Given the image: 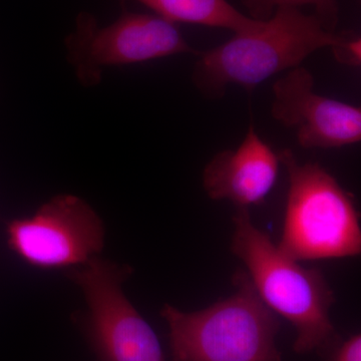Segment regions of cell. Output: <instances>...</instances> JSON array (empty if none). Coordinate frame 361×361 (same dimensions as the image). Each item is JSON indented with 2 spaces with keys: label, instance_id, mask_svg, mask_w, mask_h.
<instances>
[{
  "label": "cell",
  "instance_id": "1",
  "mask_svg": "<svg viewBox=\"0 0 361 361\" xmlns=\"http://www.w3.org/2000/svg\"><path fill=\"white\" fill-rule=\"evenodd\" d=\"M233 225L231 252L245 265L266 305L295 329L294 351L305 355L326 348L336 337L330 318L336 297L324 274L280 250L254 225L248 208H237Z\"/></svg>",
  "mask_w": 361,
  "mask_h": 361
},
{
  "label": "cell",
  "instance_id": "2",
  "mask_svg": "<svg viewBox=\"0 0 361 361\" xmlns=\"http://www.w3.org/2000/svg\"><path fill=\"white\" fill-rule=\"evenodd\" d=\"M342 37L327 30L315 14L280 6L256 30L235 33L224 44L200 52L194 82L210 97H222L229 85L251 92L280 71L300 66L318 49L336 47Z\"/></svg>",
  "mask_w": 361,
  "mask_h": 361
},
{
  "label": "cell",
  "instance_id": "3",
  "mask_svg": "<svg viewBox=\"0 0 361 361\" xmlns=\"http://www.w3.org/2000/svg\"><path fill=\"white\" fill-rule=\"evenodd\" d=\"M232 281L234 293L205 310L163 306L173 361H282L279 316L259 297L246 271H237Z\"/></svg>",
  "mask_w": 361,
  "mask_h": 361
},
{
  "label": "cell",
  "instance_id": "4",
  "mask_svg": "<svg viewBox=\"0 0 361 361\" xmlns=\"http://www.w3.org/2000/svg\"><path fill=\"white\" fill-rule=\"evenodd\" d=\"M277 154L289 178L280 250L298 262L360 256V215L351 194L319 164H300L290 149Z\"/></svg>",
  "mask_w": 361,
  "mask_h": 361
},
{
  "label": "cell",
  "instance_id": "5",
  "mask_svg": "<svg viewBox=\"0 0 361 361\" xmlns=\"http://www.w3.org/2000/svg\"><path fill=\"white\" fill-rule=\"evenodd\" d=\"M132 273L129 265L94 257L68 274L89 305L90 343L99 361H166L155 331L123 294Z\"/></svg>",
  "mask_w": 361,
  "mask_h": 361
},
{
  "label": "cell",
  "instance_id": "6",
  "mask_svg": "<svg viewBox=\"0 0 361 361\" xmlns=\"http://www.w3.org/2000/svg\"><path fill=\"white\" fill-rule=\"evenodd\" d=\"M80 80L94 84L104 66H123L200 52L183 37L179 27L157 14L123 11L106 27H99L90 14L78 16L77 30L68 39Z\"/></svg>",
  "mask_w": 361,
  "mask_h": 361
},
{
  "label": "cell",
  "instance_id": "7",
  "mask_svg": "<svg viewBox=\"0 0 361 361\" xmlns=\"http://www.w3.org/2000/svg\"><path fill=\"white\" fill-rule=\"evenodd\" d=\"M9 248L25 262L58 269L84 265L104 248V228L89 204L73 195H59L32 217L7 224Z\"/></svg>",
  "mask_w": 361,
  "mask_h": 361
},
{
  "label": "cell",
  "instance_id": "8",
  "mask_svg": "<svg viewBox=\"0 0 361 361\" xmlns=\"http://www.w3.org/2000/svg\"><path fill=\"white\" fill-rule=\"evenodd\" d=\"M271 115L295 130L305 149H334L360 142L361 110L316 94L314 78L299 66L273 85Z\"/></svg>",
  "mask_w": 361,
  "mask_h": 361
},
{
  "label": "cell",
  "instance_id": "9",
  "mask_svg": "<svg viewBox=\"0 0 361 361\" xmlns=\"http://www.w3.org/2000/svg\"><path fill=\"white\" fill-rule=\"evenodd\" d=\"M278 154L250 126L236 149L214 156L203 172V187L209 198L227 200L237 208L259 205L265 200L278 179Z\"/></svg>",
  "mask_w": 361,
  "mask_h": 361
},
{
  "label": "cell",
  "instance_id": "10",
  "mask_svg": "<svg viewBox=\"0 0 361 361\" xmlns=\"http://www.w3.org/2000/svg\"><path fill=\"white\" fill-rule=\"evenodd\" d=\"M171 23H191L248 32L262 25L235 8L227 0H137Z\"/></svg>",
  "mask_w": 361,
  "mask_h": 361
},
{
  "label": "cell",
  "instance_id": "11",
  "mask_svg": "<svg viewBox=\"0 0 361 361\" xmlns=\"http://www.w3.org/2000/svg\"><path fill=\"white\" fill-rule=\"evenodd\" d=\"M254 20H266L280 6L299 8L303 6L314 7L315 16L322 21L327 30L336 32L339 18V6L336 0H243Z\"/></svg>",
  "mask_w": 361,
  "mask_h": 361
},
{
  "label": "cell",
  "instance_id": "12",
  "mask_svg": "<svg viewBox=\"0 0 361 361\" xmlns=\"http://www.w3.org/2000/svg\"><path fill=\"white\" fill-rule=\"evenodd\" d=\"M360 37L353 35H343V37L338 44L331 47L336 59L343 65L357 66H360L361 51Z\"/></svg>",
  "mask_w": 361,
  "mask_h": 361
},
{
  "label": "cell",
  "instance_id": "13",
  "mask_svg": "<svg viewBox=\"0 0 361 361\" xmlns=\"http://www.w3.org/2000/svg\"><path fill=\"white\" fill-rule=\"evenodd\" d=\"M334 361H361L360 334H355L342 343Z\"/></svg>",
  "mask_w": 361,
  "mask_h": 361
}]
</instances>
